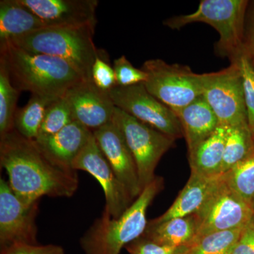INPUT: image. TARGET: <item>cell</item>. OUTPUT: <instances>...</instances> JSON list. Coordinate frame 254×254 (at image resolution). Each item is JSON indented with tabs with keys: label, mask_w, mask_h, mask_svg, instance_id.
<instances>
[{
	"label": "cell",
	"mask_w": 254,
	"mask_h": 254,
	"mask_svg": "<svg viewBox=\"0 0 254 254\" xmlns=\"http://www.w3.org/2000/svg\"><path fill=\"white\" fill-rule=\"evenodd\" d=\"M0 162L10 187L25 204H35L45 195L71 197L77 190L76 170L53 163L35 140L15 129L0 138Z\"/></svg>",
	"instance_id": "cell-1"
},
{
	"label": "cell",
	"mask_w": 254,
	"mask_h": 254,
	"mask_svg": "<svg viewBox=\"0 0 254 254\" xmlns=\"http://www.w3.org/2000/svg\"><path fill=\"white\" fill-rule=\"evenodd\" d=\"M0 58L6 63L13 84L19 91L57 100L84 80L66 62L31 53L10 44L0 46Z\"/></svg>",
	"instance_id": "cell-2"
},
{
	"label": "cell",
	"mask_w": 254,
	"mask_h": 254,
	"mask_svg": "<svg viewBox=\"0 0 254 254\" xmlns=\"http://www.w3.org/2000/svg\"><path fill=\"white\" fill-rule=\"evenodd\" d=\"M162 185V179L155 177L120 218H113L103 211L81 238L85 254H120L124 247L141 237L148 226L147 210Z\"/></svg>",
	"instance_id": "cell-3"
},
{
	"label": "cell",
	"mask_w": 254,
	"mask_h": 254,
	"mask_svg": "<svg viewBox=\"0 0 254 254\" xmlns=\"http://www.w3.org/2000/svg\"><path fill=\"white\" fill-rule=\"evenodd\" d=\"M94 32L89 28L45 27L7 43L31 53L63 60L84 81H92V67L99 51L93 41Z\"/></svg>",
	"instance_id": "cell-4"
},
{
	"label": "cell",
	"mask_w": 254,
	"mask_h": 254,
	"mask_svg": "<svg viewBox=\"0 0 254 254\" xmlns=\"http://www.w3.org/2000/svg\"><path fill=\"white\" fill-rule=\"evenodd\" d=\"M247 5L245 0H203L195 12L173 16L165 20L163 25L173 30L193 23L210 25L220 36L215 46L217 54L232 62L246 47L244 28Z\"/></svg>",
	"instance_id": "cell-5"
},
{
	"label": "cell",
	"mask_w": 254,
	"mask_h": 254,
	"mask_svg": "<svg viewBox=\"0 0 254 254\" xmlns=\"http://www.w3.org/2000/svg\"><path fill=\"white\" fill-rule=\"evenodd\" d=\"M141 68L148 74L143 83L146 89L173 110L185 108L203 94L206 73L198 74L186 65L160 59L147 60Z\"/></svg>",
	"instance_id": "cell-6"
},
{
	"label": "cell",
	"mask_w": 254,
	"mask_h": 254,
	"mask_svg": "<svg viewBox=\"0 0 254 254\" xmlns=\"http://www.w3.org/2000/svg\"><path fill=\"white\" fill-rule=\"evenodd\" d=\"M113 120L118 125L136 163L142 188L155 180L160 159L175 143V139L115 108Z\"/></svg>",
	"instance_id": "cell-7"
},
{
	"label": "cell",
	"mask_w": 254,
	"mask_h": 254,
	"mask_svg": "<svg viewBox=\"0 0 254 254\" xmlns=\"http://www.w3.org/2000/svg\"><path fill=\"white\" fill-rule=\"evenodd\" d=\"M206 73L203 96L218 118L220 126L249 125L242 74L238 64Z\"/></svg>",
	"instance_id": "cell-8"
},
{
	"label": "cell",
	"mask_w": 254,
	"mask_h": 254,
	"mask_svg": "<svg viewBox=\"0 0 254 254\" xmlns=\"http://www.w3.org/2000/svg\"><path fill=\"white\" fill-rule=\"evenodd\" d=\"M114 105L176 140L184 137L181 123L171 108L150 94L143 83L115 87L109 93Z\"/></svg>",
	"instance_id": "cell-9"
},
{
	"label": "cell",
	"mask_w": 254,
	"mask_h": 254,
	"mask_svg": "<svg viewBox=\"0 0 254 254\" xmlns=\"http://www.w3.org/2000/svg\"><path fill=\"white\" fill-rule=\"evenodd\" d=\"M254 215L251 203L227 186L222 176L218 186L195 213L197 220L195 239L214 232L242 228Z\"/></svg>",
	"instance_id": "cell-10"
},
{
	"label": "cell",
	"mask_w": 254,
	"mask_h": 254,
	"mask_svg": "<svg viewBox=\"0 0 254 254\" xmlns=\"http://www.w3.org/2000/svg\"><path fill=\"white\" fill-rule=\"evenodd\" d=\"M72 168L87 172L99 182L104 191V211L112 218H120L133 203V198L117 177L93 134L73 162Z\"/></svg>",
	"instance_id": "cell-11"
},
{
	"label": "cell",
	"mask_w": 254,
	"mask_h": 254,
	"mask_svg": "<svg viewBox=\"0 0 254 254\" xmlns=\"http://www.w3.org/2000/svg\"><path fill=\"white\" fill-rule=\"evenodd\" d=\"M38 204L23 203L4 179L0 180L1 248L15 244L37 243L36 217Z\"/></svg>",
	"instance_id": "cell-12"
},
{
	"label": "cell",
	"mask_w": 254,
	"mask_h": 254,
	"mask_svg": "<svg viewBox=\"0 0 254 254\" xmlns=\"http://www.w3.org/2000/svg\"><path fill=\"white\" fill-rule=\"evenodd\" d=\"M93 134L120 181L131 198H136L143 188L134 158L118 125L113 119L109 123L93 131Z\"/></svg>",
	"instance_id": "cell-13"
},
{
	"label": "cell",
	"mask_w": 254,
	"mask_h": 254,
	"mask_svg": "<svg viewBox=\"0 0 254 254\" xmlns=\"http://www.w3.org/2000/svg\"><path fill=\"white\" fill-rule=\"evenodd\" d=\"M41 18L46 27L89 28L96 26L98 0H21Z\"/></svg>",
	"instance_id": "cell-14"
},
{
	"label": "cell",
	"mask_w": 254,
	"mask_h": 254,
	"mask_svg": "<svg viewBox=\"0 0 254 254\" xmlns=\"http://www.w3.org/2000/svg\"><path fill=\"white\" fill-rule=\"evenodd\" d=\"M64 98L69 105L74 121L92 132L113 120L116 107L109 93L100 91L92 81L80 82L70 88Z\"/></svg>",
	"instance_id": "cell-15"
},
{
	"label": "cell",
	"mask_w": 254,
	"mask_h": 254,
	"mask_svg": "<svg viewBox=\"0 0 254 254\" xmlns=\"http://www.w3.org/2000/svg\"><path fill=\"white\" fill-rule=\"evenodd\" d=\"M92 134L91 130L78 122L73 121L55 134L35 141L53 163L62 168L73 170V162Z\"/></svg>",
	"instance_id": "cell-16"
},
{
	"label": "cell",
	"mask_w": 254,
	"mask_h": 254,
	"mask_svg": "<svg viewBox=\"0 0 254 254\" xmlns=\"http://www.w3.org/2000/svg\"><path fill=\"white\" fill-rule=\"evenodd\" d=\"M222 176L223 174L206 176L190 172L188 182L173 205L163 215L150 222L160 223L171 219L196 213L218 186Z\"/></svg>",
	"instance_id": "cell-17"
},
{
	"label": "cell",
	"mask_w": 254,
	"mask_h": 254,
	"mask_svg": "<svg viewBox=\"0 0 254 254\" xmlns=\"http://www.w3.org/2000/svg\"><path fill=\"white\" fill-rule=\"evenodd\" d=\"M173 111L181 123L189 152L208 138L220 125L203 95L185 108Z\"/></svg>",
	"instance_id": "cell-18"
},
{
	"label": "cell",
	"mask_w": 254,
	"mask_h": 254,
	"mask_svg": "<svg viewBox=\"0 0 254 254\" xmlns=\"http://www.w3.org/2000/svg\"><path fill=\"white\" fill-rule=\"evenodd\" d=\"M45 27L41 18L21 0L0 1V46Z\"/></svg>",
	"instance_id": "cell-19"
},
{
	"label": "cell",
	"mask_w": 254,
	"mask_h": 254,
	"mask_svg": "<svg viewBox=\"0 0 254 254\" xmlns=\"http://www.w3.org/2000/svg\"><path fill=\"white\" fill-rule=\"evenodd\" d=\"M197 235L195 214L175 218L160 223H148L142 236L159 245L180 248L190 247Z\"/></svg>",
	"instance_id": "cell-20"
},
{
	"label": "cell",
	"mask_w": 254,
	"mask_h": 254,
	"mask_svg": "<svg viewBox=\"0 0 254 254\" xmlns=\"http://www.w3.org/2000/svg\"><path fill=\"white\" fill-rule=\"evenodd\" d=\"M227 127L219 125L215 131L189 152L190 172L215 176L221 175Z\"/></svg>",
	"instance_id": "cell-21"
},
{
	"label": "cell",
	"mask_w": 254,
	"mask_h": 254,
	"mask_svg": "<svg viewBox=\"0 0 254 254\" xmlns=\"http://www.w3.org/2000/svg\"><path fill=\"white\" fill-rule=\"evenodd\" d=\"M55 100L32 95L27 104L16 110L14 118V129L21 136L30 140H36L46 110Z\"/></svg>",
	"instance_id": "cell-22"
},
{
	"label": "cell",
	"mask_w": 254,
	"mask_h": 254,
	"mask_svg": "<svg viewBox=\"0 0 254 254\" xmlns=\"http://www.w3.org/2000/svg\"><path fill=\"white\" fill-rule=\"evenodd\" d=\"M253 152V138L249 125L227 127L222 174L231 170Z\"/></svg>",
	"instance_id": "cell-23"
},
{
	"label": "cell",
	"mask_w": 254,
	"mask_h": 254,
	"mask_svg": "<svg viewBox=\"0 0 254 254\" xmlns=\"http://www.w3.org/2000/svg\"><path fill=\"white\" fill-rule=\"evenodd\" d=\"M20 92L11 81L4 60L0 58V138L14 129Z\"/></svg>",
	"instance_id": "cell-24"
},
{
	"label": "cell",
	"mask_w": 254,
	"mask_h": 254,
	"mask_svg": "<svg viewBox=\"0 0 254 254\" xmlns=\"http://www.w3.org/2000/svg\"><path fill=\"white\" fill-rule=\"evenodd\" d=\"M243 228L214 232L195 239L181 254H230Z\"/></svg>",
	"instance_id": "cell-25"
},
{
	"label": "cell",
	"mask_w": 254,
	"mask_h": 254,
	"mask_svg": "<svg viewBox=\"0 0 254 254\" xmlns=\"http://www.w3.org/2000/svg\"><path fill=\"white\" fill-rule=\"evenodd\" d=\"M223 177L227 186L251 203L254 197V150L250 156L224 173Z\"/></svg>",
	"instance_id": "cell-26"
},
{
	"label": "cell",
	"mask_w": 254,
	"mask_h": 254,
	"mask_svg": "<svg viewBox=\"0 0 254 254\" xmlns=\"http://www.w3.org/2000/svg\"><path fill=\"white\" fill-rule=\"evenodd\" d=\"M73 121L72 112L65 98L55 100L46 110L36 139L54 135Z\"/></svg>",
	"instance_id": "cell-27"
},
{
	"label": "cell",
	"mask_w": 254,
	"mask_h": 254,
	"mask_svg": "<svg viewBox=\"0 0 254 254\" xmlns=\"http://www.w3.org/2000/svg\"><path fill=\"white\" fill-rule=\"evenodd\" d=\"M232 62H236L240 68L249 126L252 131L254 128V64L247 50V45L245 49L230 63Z\"/></svg>",
	"instance_id": "cell-28"
},
{
	"label": "cell",
	"mask_w": 254,
	"mask_h": 254,
	"mask_svg": "<svg viewBox=\"0 0 254 254\" xmlns=\"http://www.w3.org/2000/svg\"><path fill=\"white\" fill-rule=\"evenodd\" d=\"M91 81L97 88L109 93L117 86L113 66L110 65L107 53L99 50L91 71Z\"/></svg>",
	"instance_id": "cell-29"
},
{
	"label": "cell",
	"mask_w": 254,
	"mask_h": 254,
	"mask_svg": "<svg viewBox=\"0 0 254 254\" xmlns=\"http://www.w3.org/2000/svg\"><path fill=\"white\" fill-rule=\"evenodd\" d=\"M113 66L118 86H134L144 83L148 79L147 73L142 68L134 67L125 55L115 59Z\"/></svg>",
	"instance_id": "cell-30"
},
{
	"label": "cell",
	"mask_w": 254,
	"mask_h": 254,
	"mask_svg": "<svg viewBox=\"0 0 254 254\" xmlns=\"http://www.w3.org/2000/svg\"><path fill=\"white\" fill-rule=\"evenodd\" d=\"M125 248L129 254H181L187 250V247L175 248L159 245L141 236L127 245Z\"/></svg>",
	"instance_id": "cell-31"
},
{
	"label": "cell",
	"mask_w": 254,
	"mask_h": 254,
	"mask_svg": "<svg viewBox=\"0 0 254 254\" xmlns=\"http://www.w3.org/2000/svg\"><path fill=\"white\" fill-rule=\"evenodd\" d=\"M1 254H65L60 246L15 244L1 248Z\"/></svg>",
	"instance_id": "cell-32"
},
{
	"label": "cell",
	"mask_w": 254,
	"mask_h": 254,
	"mask_svg": "<svg viewBox=\"0 0 254 254\" xmlns=\"http://www.w3.org/2000/svg\"><path fill=\"white\" fill-rule=\"evenodd\" d=\"M230 254H254V215L244 227Z\"/></svg>",
	"instance_id": "cell-33"
},
{
	"label": "cell",
	"mask_w": 254,
	"mask_h": 254,
	"mask_svg": "<svg viewBox=\"0 0 254 254\" xmlns=\"http://www.w3.org/2000/svg\"><path fill=\"white\" fill-rule=\"evenodd\" d=\"M253 20L252 28H251L250 38H249V41L246 42V45H247V50H248L249 53H250L251 58H252L254 64V16Z\"/></svg>",
	"instance_id": "cell-34"
},
{
	"label": "cell",
	"mask_w": 254,
	"mask_h": 254,
	"mask_svg": "<svg viewBox=\"0 0 254 254\" xmlns=\"http://www.w3.org/2000/svg\"><path fill=\"white\" fill-rule=\"evenodd\" d=\"M252 138H253L254 150V128L252 130Z\"/></svg>",
	"instance_id": "cell-35"
},
{
	"label": "cell",
	"mask_w": 254,
	"mask_h": 254,
	"mask_svg": "<svg viewBox=\"0 0 254 254\" xmlns=\"http://www.w3.org/2000/svg\"><path fill=\"white\" fill-rule=\"evenodd\" d=\"M251 205H252V209H253V211L254 213V197L253 199H252V202H251Z\"/></svg>",
	"instance_id": "cell-36"
}]
</instances>
